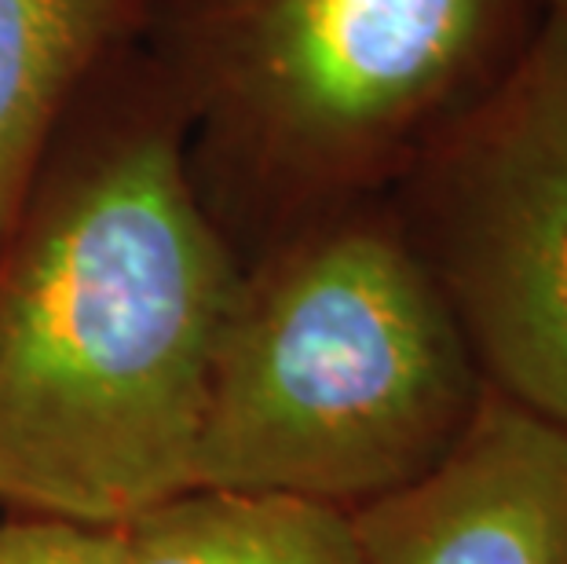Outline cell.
<instances>
[{"label": "cell", "instance_id": "obj_1", "mask_svg": "<svg viewBox=\"0 0 567 564\" xmlns=\"http://www.w3.org/2000/svg\"><path fill=\"white\" fill-rule=\"evenodd\" d=\"M184 132L158 81L136 117L41 173L0 246V499L27 517L117 532L190 491L246 271Z\"/></svg>", "mask_w": 567, "mask_h": 564}, {"label": "cell", "instance_id": "obj_2", "mask_svg": "<svg viewBox=\"0 0 567 564\" xmlns=\"http://www.w3.org/2000/svg\"><path fill=\"white\" fill-rule=\"evenodd\" d=\"M484 392L392 206L359 202L243 275L190 488L355 513L436 470Z\"/></svg>", "mask_w": 567, "mask_h": 564}, {"label": "cell", "instance_id": "obj_3", "mask_svg": "<svg viewBox=\"0 0 567 564\" xmlns=\"http://www.w3.org/2000/svg\"><path fill=\"white\" fill-rule=\"evenodd\" d=\"M520 22L524 0H151L143 30L184 125L319 221L395 184L502 74Z\"/></svg>", "mask_w": 567, "mask_h": 564}, {"label": "cell", "instance_id": "obj_4", "mask_svg": "<svg viewBox=\"0 0 567 564\" xmlns=\"http://www.w3.org/2000/svg\"><path fill=\"white\" fill-rule=\"evenodd\" d=\"M395 187L484 381L567 429V19L546 11Z\"/></svg>", "mask_w": 567, "mask_h": 564}, {"label": "cell", "instance_id": "obj_5", "mask_svg": "<svg viewBox=\"0 0 567 564\" xmlns=\"http://www.w3.org/2000/svg\"><path fill=\"white\" fill-rule=\"evenodd\" d=\"M348 517L363 564H567V429L487 386L436 470Z\"/></svg>", "mask_w": 567, "mask_h": 564}, {"label": "cell", "instance_id": "obj_6", "mask_svg": "<svg viewBox=\"0 0 567 564\" xmlns=\"http://www.w3.org/2000/svg\"><path fill=\"white\" fill-rule=\"evenodd\" d=\"M151 0H0V246L16 232L55 132L128 52Z\"/></svg>", "mask_w": 567, "mask_h": 564}, {"label": "cell", "instance_id": "obj_7", "mask_svg": "<svg viewBox=\"0 0 567 564\" xmlns=\"http://www.w3.org/2000/svg\"><path fill=\"white\" fill-rule=\"evenodd\" d=\"M117 564H363L352 517L300 499L190 488L117 527Z\"/></svg>", "mask_w": 567, "mask_h": 564}, {"label": "cell", "instance_id": "obj_8", "mask_svg": "<svg viewBox=\"0 0 567 564\" xmlns=\"http://www.w3.org/2000/svg\"><path fill=\"white\" fill-rule=\"evenodd\" d=\"M0 564H117V532L44 517L4 521Z\"/></svg>", "mask_w": 567, "mask_h": 564}, {"label": "cell", "instance_id": "obj_9", "mask_svg": "<svg viewBox=\"0 0 567 564\" xmlns=\"http://www.w3.org/2000/svg\"><path fill=\"white\" fill-rule=\"evenodd\" d=\"M546 11H553V16H560V19H567V0H546Z\"/></svg>", "mask_w": 567, "mask_h": 564}]
</instances>
